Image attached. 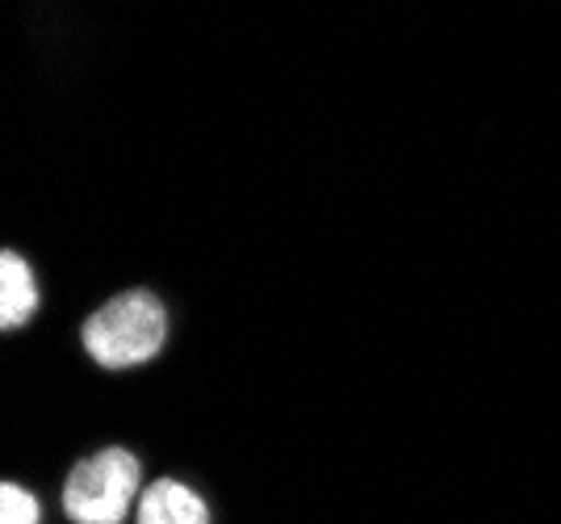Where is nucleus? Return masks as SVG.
I'll list each match as a JSON object with an SVG mask.
<instances>
[{"label":"nucleus","instance_id":"obj_1","mask_svg":"<svg viewBox=\"0 0 561 524\" xmlns=\"http://www.w3.org/2000/svg\"><path fill=\"white\" fill-rule=\"evenodd\" d=\"M164 303L156 294H147V289H130V294L110 298L96 315H89L84 349L105 369H130V365H142V361L156 357L164 349Z\"/></svg>","mask_w":561,"mask_h":524},{"label":"nucleus","instance_id":"obj_2","mask_svg":"<svg viewBox=\"0 0 561 524\" xmlns=\"http://www.w3.org/2000/svg\"><path fill=\"white\" fill-rule=\"evenodd\" d=\"M135 495H139V457L126 449H101L68 475L64 512L76 524H122Z\"/></svg>","mask_w":561,"mask_h":524},{"label":"nucleus","instance_id":"obj_3","mask_svg":"<svg viewBox=\"0 0 561 524\" xmlns=\"http://www.w3.org/2000/svg\"><path fill=\"white\" fill-rule=\"evenodd\" d=\"M139 524H210V512H206L202 495H193L185 482L160 478L142 491Z\"/></svg>","mask_w":561,"mask_h":524},{"label":"nucleus","instance_id":"obj_4","mask_svg":"<svg viewBox=\"0 0 561 524\" xmlns=\"http://www.w3.org/2000/svg\"><path fill=\"white\" fill-rule=\"evenodd\" d=\"M34 310H38V286H34L30 264L18 252H4L0 257V323L22 328Z\"/></svg>","mask_w":561,"mask_h":524},{"label":"nucleus","instance_id":"obj_5","mask_svg":"<svg viewBox=\"0 0 561 524\" xmlns=\"http://www.w3.org/2000/svg\"><path fill=\"white\" fill-rule=\"evenodd\" d=\"M0 524H38V500L22 487L4 482L0 487Z\"/></svg>","mask_w":561,"mask_h":524}]
</instances>
